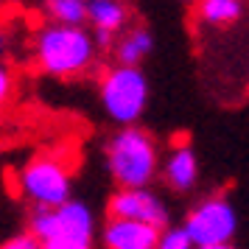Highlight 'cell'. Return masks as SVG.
<instances>
[{"mask_svg":"<svg viewBox=\"0 0 249 249\" xmlns=\"http://www.w3.org/2000/svg\"><path fill=\"white\" fill-rule=\"evenodd\" d=\"M107 168L118 188H148L160 174L157 140L140 126H121L107 137Z\"/></svg>","mask_w":249,"mask_h":249,"instance_id":"obj_1","label":"cell"},{"mask_svg":"<svg viewBox=\"0 0 249 249\" xmlns=\"http://www.w3.org/2000/svg\"><path fill=\"white\" fill-rule=\"evenodd\" d=\"M34 59L39 70L53 79L81 76L95 59L92 36L81 25H42L34 36Z\"/></svg>","mask_w":249,"mask_h":249,"instance_id":"obj_2","label":"cell"},{"mask_svg":"<svg viewBox=\"0 0 249 249\" xmlns=\"http://www.w3.org/2000/svg\"><path fill=\"white\" fill-rule=\"evenodd\" d=\"M98 95L104 112L112 124L135 126L148 107V79L140 68L115 65L101 76Z\"/></svg>","mask_w":249,"mask_h":249,"instance_id":"obj_3","label":"cell"},{"mask_svg":"<svg viewBox=\"0 0 249 249\" xmlns=\"http://www.w3.org/2000/svg\"><path fill=\"white\" fill-rule=\"evenodd\" d=\"M20 193L34 207H59L73 193V171L53 151H39L20 168Z\"/></svg>","mask_w":249,"mask_h":249,"instance_id":"obj_4","label":"cell"},{"mask_svg":"<svg viewBox=\"0 0 249 249\" xmlns=\"http://www.w3.org/2000/svg\"><path fill=\"white\" fill-rule=\"evenodd\" d=\"M182 230L188 232L193 247L232 244V238L238 235V210L224 193L204 196L188 210Z\"/></svg>","mask_w":249,"mask_h":249,"instance_id":"obj_5","label":"cell"},{"mask_svg":"<svg viewBox=\"0 0 249 249\" xmlns=\"http://www.w3.org/2000/svg\"><path fill=\"white\" fill-rule=\"evenodd\" d=\"M28 232L45 244L53 238H68V241H84L92 244L95 235V215L90 204L79 199H68L59 207H34V215L28 221Z\"/></svg>","mask_w":249,"mask_h":249,"instance_id":"obj_6","label":"cell"},{"mask_svg":"<svg viewBox=\"0 0 249 249\" xmlns=\"http://www.w3.org/2000/svg\"><path fill=\"white\" fill-rule=\"evenodd\" d=\"M109 218H129V221H143L162 230L171 221V210L165 199L154 193L151 188H118L107 202Z\"/></svg>","mask_w":249,"mask_h":249,"instance_id":"obj_7","label":"cell"},{"mask_svg":"<svg viewBox=\"0 0 249 249\" xmlns=\"http://www.w3.org/2000/svg\"><path fill=\"white\" fill-rule=\"evenodd\" d=\"M160 174L171 191L191 193L199 182V157L191 143H177L160 162Z\"/></svg>","mask_w":249,"mask_h":249,"instance_id":"obj_8","label":"cell"},{"mask_svg":"<svg viewBox=\"0 0 249 249\" xmlns=\"http://www.w3.org/2000/svg\"><path fill=\"white\" fill-rule=\"evenodd\" d=\"M160 230L143 221L129 218H109L104 224L101 244L104 249H154L157 247Z\"/></svg>","mask_w":249,"mask_h":249,"instance_id":"obj_9","label":"cell"},{"mask_svg":"<svg viewBox=\"0 0 249 249\" xmlns=\"http://www.w3.org/2000/svg\"><path fill=\"white\" fill-rule=\"evenodd\" d=\"M84 17L95 31L118 34L129 23V9L124 0H87L84 3Z\"/></svg>","mask_w":249,"mask_h":249,"instance_id":"obj_10","label":"cell"},{"mask_svg":"<svg viewBox=\"0 0 249 249\" xmlns=\"http://www.w3.org/2000/svg\"><path fill=\"white\" fill-rule=\"evenodd\" d=\"M193 14L207 28H227L244 17V0H193Z\"/></svg>","mask_w":249,"mask_h":249,"instance_id":"obj_11","label":"cell"},{"mask_svg":"<svg viewBox=\"0 0 249 249\" xmlns=\"http://www.w3.org/2000/svg\"><path fill=\"white\" fill-rule=\"evenodd\" d=\"M154 51V36L148 28H132L129 34L118 42L115 48V56H118V65H132V68H140V62Z\"/></svg>","mask_w":249,"mask_h":249,"instance_id":"obj_12","label":"cell"},{"mask_svg":"<svg viewBox=\"0 0 249 249\" xmlns=\"http://www.w3.org/2000/svg\"><path fill=\"white\" fill-rule=\"evenodd\" d=\"M84 3L87 0H45V9L59 25H84Z\"/></svg>","mask_w":249,"mask_h":249,"instance_id":"obj_13","label":"cell"},{"mask_svg":"<svg viewBox=\"0 0 249 249\" xmlns=\"http://www.w3.org/2000/svg\"><path fill=\"white\" fill-rule=\"evenodd\" d=\"M154 249H196L193 241L188 238V232L182 227H162L160 230V238H157V247Z\"/></svg>","mask_w":249,"mask_h":249,"instance_id":"obj_14","label":"cell"},{"mask_svg":"<svg viewBox=\"0 0 249 249\" xmlns=\"http://www.w3.org/2000/svg\"><path fill=\"white\" fill-rule=\"evenodd\" d=\"M0 249H42V244H39L31 232H17V235L6 238V241L0 244Z\"/></svg>","mask_w":249,"mask_h":249,"instance_id":"obj_15","label":"cell"},{"mask_svg":"<svg viewBox=\"0 0 249 249\" xmlns=\"http://www.w3.org/2000/svg\"><path fill=\"white\" fill-rule=\"evenodd\" d=\"M12 95H14V76L6 65H0V109L12 101Z\"/></svg>","mask_w":249,"mask_h":249,"instance_id":"obj_16","label":"cell"},{"mask_svg":"<svg viewBox=\"0 0 249 249\" xmlns=\"http://www.w3.org/2000/svg\"><path fill=\"white\" fill-rule=\"evenodd\" d=\"M42 249H92V244H84V241H68V238H53V241H45Z\"/></svg>","mask_w":249,"mask_h":249,"instance_id":"obj_17","label":"cell"},{"mask_svg":"<svg viewBox=\"0 0 249 249\" xmlns=\"http://www.w3.org/2000/svg\"><path fill=\"white\" fill-rule=\"evenodd\" d=\"M90 36H92L95 51H98V48H109L112 45V39H115V34H107V31H95V34H90Z\"/></svg>","mask_w":249,"mask_h":249,"instance_id":"obj_18","label":"cell"},{"mask_svg":"<svg viewBox=\"0 0 249 249\" xmlns=\"http://www.w3.org/2000/svg\"><path fill=\"white\" fill-rule=\"evenodd\" d=\"M196 249H235L232 244H218V247H196Z\"/></svg>","mask_w":249,"mask_h":249,"instance_id":"obj_19","label":"cell"},{"mask_svg":"<svg viewBox=\"0 0 249 249\" xmlns=\"http://www.w3.org/2000/svg\"><path fill=\"white\" fill-rule=\"evenodd\" d=\"M3 45H6V36H3V31H0V53H3Z\"/></svg>","mask_w":249,"mask_h":249,"instance_id":"obj_20","label":"cell"},{"mask_svg":"<svg viewBox=\"0 0 249 249\" xmlns=\"http://www.w3.org/2000/svg\"><path fill=\"white\" fill-rule=\"evenodd\" d=\"M182 3H193V0H182Z\"/></svg>","mask_w":249,"mask_h":249,"instance_id":"obj_21","label":"cell"}]
</instances>
